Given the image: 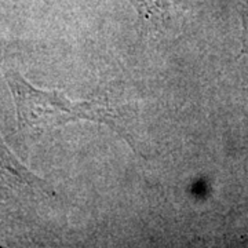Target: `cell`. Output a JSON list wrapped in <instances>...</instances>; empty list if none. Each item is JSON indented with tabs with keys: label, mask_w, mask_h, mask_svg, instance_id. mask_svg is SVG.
Returning <instances> with one entry per match:
<instances>
[{
	"label": "cell",
	"mask_w": 248,
	"mask_h": 248,
	"mask_svg": "<svg viewBox=\"0 0 248 248\" xmlns=\"http://www.w3.org/2000/svg\"><path fill=\"white\" fill-rule=\"evenodd\" d=\"M6 80L16 101L18 125L22 131L45 133L71 122L89 120L115 130L133 149H137L134 133L130 130L131 115L125 108L104 105L95 101L73 102L58 91L36 89L14 71L6 72Z\"/></svg>",
	"instance_id": "6da1fadb"
}]
</instances>
